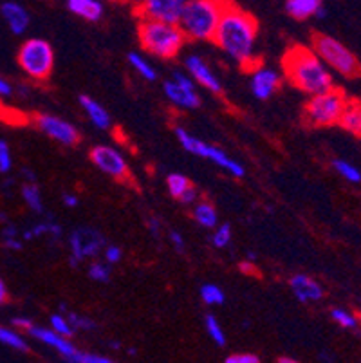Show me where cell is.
<instances>
[{
    "mask_svg": "<svg viewBox=\"0 0 361 363\" xmlns=\"http://www.w3.org/2000/svg\"><path fill=\"white\" fill-rule=\"evenodd\" d=\"M8 302V288H6V282L0 277V306Z\"/></svg>",
    "mask_w": 361,
    "mask_h": 363,
    "instance_id": "c3c4849f",
    "label": "cell"
},
{
    "mask_svg": "<svg viewBox=\"0 0 361 363\" xmlns=\"http://www.w3.org/2000/svg\"><path fill=\"white\" fill-rule=\"evenodd\" d=\"M0 220H2V223H8V217H6L4 213H0Z\"/></svg>",
    "mask_w": 361,
    "mask_h": 363,
    "instance_id": "816d5d0a",
    "label": "cell"
},
{
    "mask_svg": "<svg viewBox=\"0 0 361 363\" xmlns=\"http://www.w3.org/2000/svg\"><path fill=\"white\" fill-rule=\"evenodd\" d=\"M49 325H51L52 331L65 336V338H72V336L76 335V329L72 328V323L69 322L67 315H64V313H55V315H51V318H49Z\"/></svg>",
    "mask_w": 361,
    "mask_h": 363,
    "instance_id": "1f68e13d",
    "label": "cell"
},
{
    "mask_svg": "<svg viewBox=\"0 0 361 363\" xmlns=\"http://www.w3.org/2000/svg\"><path fill=\"white\" fill-rule=\"evenodd\" d=\"M175 136H177L179 145H181L188 154H194V156L211 161V163L217 164L218 168L226 170L231 177L240 179V177H244V174H246L243 164L238 163V161H235L233 157L228 156L223 148L215 147V145L204 143L203 140H199V138H195L194 134H190L187 128H181V127L175 128Z\"/></svg>",
    "mask_w": 361,
    "mask_h": 363,
    "instance_id": "ba28073f",
    "label": "cell"
},
{
    "mask_svg": "<svg viewBox=\"0 0 361 363\" xmlns=\"http://www.w3.org/2000/svg\"><path fill=\"white\" fill-rule=\"evenodd\" d=\"M89 279L94 280V282L99 284H107L111 282V277H112V267L109 262H101V260H94V262L89 264Z\"/></svg>",
    "mask_w": 361,
    "mask_h": 363,
    "instance_id": "4dcf8cb0",
    "label": "cell"
},
{
    "mask_svg": "<svg viewBox=\"0 0 361 363\" xmlns=\"http://www.w3.org/2000/svg\"><path fill=\"white\" fill-rule=\"evenodd\" d=\"M179 201H181L183 204H194L195 201H197V188H195V186L188 188L187 192L181 196V199H179Z\"/></svg>",
    "mask_w": 361,
    "mask_h": 363,
    "instance_id": "bcb514c9",
    "label": "cell"
},
{
    "mask_svg": "<svg viewBox=\"0 0 361 363\" xmlns=\"http://www.w3.org/2000/svg\"><path fill=\"white\" fill-rule=\"evenodd\" d=\"M111 347L118 351V349H119V343H118V342H112V343H111Z\"/></svg>",
    "mask_w": 361,
    "mask_h": 363,
    "instance_id": "f907efd6",
    "label": "cell"
},
{
    "mask_svg": "<svg viewBox=\"0 0 361 363\" xmlns=\"http://www.w3.org/2000/svg\"><path fill=\"white\" fill-rule=\"evenodd\" d=\"M112 2H127V0H112Z\"/></svg>",
    "mask_w": 361,
    "mask_h": 363,
    "instance_id": "db71d44e",
    "label": "cell"
},
{
    "mask_svg": "<svg viewBox=\"0 0 361 363\" xmlns=\"http://www.w3.org/2000/svg\"><path fill=\"white\" fill-rule=\"evenodd\" d=\"M101 255H104L105 262H109L111 266H114V264H118L119 260L123 259V250H121L119 246H116V244H105Z\"/></svg>",
    "mask_w": 361,
    "mask_h": 363,
    "instance_id": "f35d334b",
    "label": "cell"
},
{
    "mask_svg": "<svg viewBox=\"0 0 361 363\" xmlns=\"http://www.w3.org/2000/svg\"><path fill=\"white\" fill-rule=\"evenodd\" d=\"M199 295H201V300H203L206 306H223L224 300H226V295H224V291L221 288H218L217 284H204L203 288H201V291H199Z\"/></svg>",
    "mask_w": 361,
    "mask_h": 363,
    "instance_id": "f546056e",
    "label": "cell"
},
{
    "mask_svg": "<svg viewBox=\"0 0 361 363\" xmlns=\"http://www.w3.org/2000/svg\"><path fill=\"white\" fill-rule=\"evenodd\" d=\"M0 345H6V347L18 352L29 351V343L26 340V336L20 335L16 329L6 328V325H0Z\"/></svg>",
    "mask_w": 361,
    "mask_h": 363,
    "instance_id": "d4e9b609",
    "label": "cell"
},
{
    "mask_svg": "<svg viewBox=\"0 0 361 363\" xmlns=\"http://www.w3.org/2000/svg\"><path fill=\"white\" fill-rule=\"evenodd\" d=\"M138 38L143 51L161 60L177 58L188 40L179 24L157 21H139Z\"/></svg>",
    "mask_w": 361,
    "mask_h": 363,
    "instance_id": "3957f363",
    "label": "cell"
},
{
    "mask_svg": "<svg viewBox=\"0 0 361 363\" xmlns=\"http://www.w3.org/2000/svg\"><path fill=\"white\" fill-rule=\"evenodd\" d=\"M323 0H286L287 15L294 21H307L322 9Z\"/></svg>",
    "mask_w": 361,
    "mask_h": 363,
    "instance_id": "603a6c76",
    "label": "cell"
},
{
    "mask_svg": "<svg viewBox=\"0 0 361 363\" xmlns=\"http://www.w3.org/2000/svg\"><path fill=\"white\" fill-rule=\"evenodd\" d=\"M257 35V18L246 9L238 8L231 0L218 21L211 42H215L217 48L226 52L231 60L251 71L257 67V56H255Z\"/></svg>",
    "mask_w": 361,
    "mask_h": 363,
    "instance_id": "6da1fadb",
    "label": "cell"
},
{
    "mask_svg": "<svg viewBox=\"0 0 361 363\" xmlns=\"http://www.w3.org/2000/svg\"><path fill=\"white\" fill-rule=\"evenodd\" d=\"M188 0H138L135 15L139 21H157L179 24Z\"/></svg>",
    "mask_w": 361,
    "mask_h": 363,
    "instance_id": "8fae6325",
    "label": "cell"
},
{
    "mask_svg": "<svg viewBox=\"0 0 361 363\" xmlns=\"http://www.w3.org/2000/svg\"><path fill=\"white\" fill-rule=\"evenodd\" d=\"M13 92H15L13 85L9 84V82L6 80V78H2V76H0V98L13 96Z\"/></svg>",
    "mask_w": 361,
    "mask_h": 363,
    "instance_id": "ee69618b",
    "label": "cell"
},
{
    "mask_svg": "<svg viewBox=\"0 0 361 363\" xmlns=\"http://www.w3.org/2000/svg\"><path fill=\"white\" fill-rule=\"evenodd\" d=\"M282 69L291 85L309 96L334 87L331 69L313 51V48L300 44L291 45L282 56Z\"/></svg>",
    "mask_w": 361,
    "mask_h": 363,
    "instance_id": "7a4b0ae2",
    "label": "cell"
},
{
    "mask_svg": "<svg viewBox=\"0 0 361 363\" xmlns=\"http://www.w3.org/2000/svg\"><path fill=\"white\" fill-rule=\"evenodd\" d=\"M148 230H150V233H154V237H159V232H161V220L155 219V217L148 219Z\"/></svg>",
    "mask_w": 361,
    "mask_h": 363,
    "instance_id": "7dc6e473",
    "label": "cell"
},
{
    "mask_svg": "<svg viewBox=\"0 0 361 363\" xmlns=\"http://www.w3.org/2000/svg\"><path fill=\"white\" fill-rule=\"evenodd\" d=\"M331 316H333V320L338 323V325H340V328H343V329H356L357 328V318L354 315H350L347 309L334 308L333 311H331Z\"/></svg>",
    "mask_w": 361,
    "mask_h": 363,
    "instance_id": "e575fe53",
    "label": "cell"
},
{
    "mask_svg": "<svg viewBox=\"0 0 361 363\" xmlns=\"http://www.w3.org/2000/svg\"><path fill=\"white\" fill-rule=\"evenodd\" d=\"M2 244H4V247L9 250V252H20L24 247V239H22V235L2 237Z\"/></svg>",
    "mask_w": 361,
    "mask_h": 363,
    "instance_id": "60d3db41",
    "label": "cell"
},
{
    "mask_svg": "<svg viewBox=\"0 0 361 363\" xmlns=\"http://www.w3.org/2000/svg\"><path fill=\"white\" fill-rule=\"evenodd\" d=\"M128 354H130V356H134V354H135V349H134V347H132V349H128Z\"/></svg>",
    "mask_w": 361,
    "mask_h": 363,
    "instance_id": "f5cc1de1",
    "label": "cell"
},
{
    "mask_svg": "<svg viewBox=\"0 0 361 363\" xmlns=\"http://www.w3.org/2000/svg\"><path fill=\"white\" fill-rule=\"evenodd\" d=\"M65 4L72 15L87 22H99L105 13L104 4L99 0H65Z\"/></svg>",
    "mask_w": 361,
    "mask_h": 363,
    "instance_id": "ffe728a7",
    "label": "cell"
},
{
    "mask_svg": "<svg viewBox=\"0 0 361 363\" xmlns=\"http://www.w3.org/2000/svg\"><path fill=\"white\" fill-rule=\"evenodd\" d=\"M69 318V322L72 323V328L76 329V331H94L96 329V322L92 318H89V316L85 315H78V313H65Z\"/></svg>",
    "mask_w": 361,
    "mask_h": 363,
    "instance_id": "d590c367",
    "label": "cell"
},
{
    "mask_svg": "<svg viewBox=\"0 0 361 363\" xmlns=\"http://www.w3.org/2000/svg\"><path fill=\"white\" fill-rule=\"evenodd\" d=\"M16 60L31 80L44 82L55 69V49L44 38H29L20 45Z\"/></svg>",
    "mask_w": 361,
    "mask_h": 363,
    "instance_id": "52a82bcc",
    "label": "cell"
},
{
    "mask_svg": "<svg viewBox=\"0 0 361 363\" xmlns=\"http://www.w3.org/2000/svg\"><path fill=\"white\" fill-rule=\"evenodd\" d=\"M333 168L349 183H361V172L360 168L354 167L352 163L345 160H334L333 161Z\"/></svg>",
    "mask_w": 361,
    "mask_h": 363,
    "instance_id": "d6a6232c",
    "label": "cell"
},
{
    "mask_svg": "<svg viewBox=\"0 0 361 363\" xmlns=\"http://www.w3.org/2000/svg\"><path fill=\"white\" fill-rule=\"evenodd\" d=\"M128 64L132 65V69H134L135 72H138L143 80L147 82H155L157 80V71H155L154 65L150 64V62L145 58L141 52L138 51H132L130 55H128Z\"/></svg>",
    "mask_w": 361,
    "mask_h": 363,
    "instance_id": "4316f807",
    "label": "cell"
},
{
    "mask_svg": "<svg viewBox=\"0 0 361 363\" xmlns=\"http://www.w3.org/2000/svg\"><path fill=\"white\" fill-rule=\"evenodd\" d=\"M22 201H24L26 206H28L33 213H36V216L44 213V197H42L38 184L26 183L24 186H22Z\"/></svg>",
    "mask_w": 361,
    "mask_h": 363,
    "instance_id": "484cf974",
    "label": "cell"
},
{
    "mask_svg": "<svg viewBox=\"0 0 361 363\" xmlns=\"http://www.w3.org/2000/svg\"><path fill=\"white\" fill-rule=\"evenodd\" d=\"M313 51L323 60L329 69L345 78H357L361 76V64L357 56L342 44L340 40L327 35L313 36Z\"/></svg>",
    "mask_w": 361,
    "mask_h": 363,
    "instance_id": "5b68a950",
    "label": "cell"
},
{
    "mask_svg": "<svg viewBox=\"0 0 361 363\" xmlns=\"http://www.w3.org/2000/svg\"><path fill=\"white\" fill-rule=\"evenodd\" d=\"M231 0H188L179 28L188 40H211L218 21Z\"/></svg>",
    "mask_w": 361,
    "mask_h": 363,
    "instance_id": "277c9868",
    "label": "cell"
},
{
    "mask_svg": "<svg viewBox=\"0 0 361 363\" xmlns=\"http://www.w3.org/2000/svg\"><path fill=\"white\" fill-rule=\"evenodd\" d=\"M71 362L74 363H112V359L109 356L99 354V352H89V351H79L76 349L74 356H72Z\"/></svg>",
    "mask_w": 361,
    "mask_h": 363,
    "instance_id": "8d00e7d4",
    "label": "cell"
},
{
    "mask_svg": "<svg viewBox=\"0 0 361 363\" xmlns=\"http://www.w3.org/2000/svg\"><path fill=\"white\" fill-rule=\"evenodd\" d=\"M191 216H194L195 223H197L199 226L208 228V230H213L218 224L217 210H215L213 204L206 203V201H201V203L195 204Z\"/></svg>",
    "mask_w": 361,
    "mask_h": 363,
    "instance_id": "cb8c5ba5",
    "label": "cell"
},
{
    "mask_svg": "<svg viewBox=\"0 0 361 363\" xmlns=\"http://www.w3.org/2000/svg\"><path fill=\"white\" fill-rule=\"evenodd\" d=\"M280 85H282V76L274 69L266 67V65H257L251 69L250 87L257 100H270L280 89Z\"/></svg>",
    "mask_w": 361,
    "mask_h": 363,
    "instance_id": "9a60e30c",
    "label": "cell"
},
{
    "mask_svg": "<svg viewBox=\"0 0 361 363\" xmlns=\"http://www.w3.org/2000/svg\"><path fill=\"white\" fill-rule=\"evenodd\" d=\"M89 160L105 176L112 177L119 183L130 181V167L118 148L111 147V145H96L89 150Z\"/></svg>",
    "mask_w": 361,
    "mask_h": 363,
    "instance_id": "30bf717a",
    "label": "cell"
},
{
    "mask_svg": "<svg viewBox=\"0 0 361 363\" xmlns=\"http://www.w3.org/2000/svg\"><path fill=\"white\" fill-rule=\"evenodd\" d=\"M231 239H233V230L228 223L217 224L213 228V235H211V244H213L217 250H224V247L230 246Z\"/></svg>",
    "mask_w": 361,
    "mask_h": 363,
    "instance_id": "836d02e7",
    "label": "cell"
},
{
    "mask_svg": "<svg viewBox=\"0 0 361 363\" xmlns=\"http://www.w3.org/2000/svg\"><path fill=\"white\" fill-rule=\"evenodd\" d=\"M280 363H294V359H289V358H280L278 359Z\"/></svg>",
    "mask_w": 361,
    "mask_h": 363,
    "instance_id": "681fc988",
    "label": "cell"
},
{
    "mask_svg": "<svg viewBox=\"0 0 361 363\" xmlns=\"http://www.w3.org/2000/svg\"><path fill=\"white\" fill-rule=\"evenodd\" d=\"M168 239H170L172 246L175 247V252L184 253V250H187V244H184V237L181 235V233L175 232V230H172V232L168 233Z\"/></svg>",
    "mask_w": 361,
    "mask_h": 363,
    "instance_id": "b9f144b4",
    "label": "cell"
},
{
    "mask_svg": "<svg viewBox=\"0 0 361 363\" xmlns=\"http://www.w3.org/2000/svg\"><path fill=\"white\" fill-rule=\"evenodd\" d=\"M26 333H28L29 338L36 340V342L44 343V345H48V347L55 349V351L58 352L62 358L67 359V362H71L72 356H74L76 345L71 342V338H65V336L58 335V333L52 331L51 328H42V325L33 323L31 328H29Z\"/></svg>",
    "mask_w": 361,
    "mask_h": 363,
    "instance_id": "2e32d148",
    "label": "cell"
},
{
    "mask_svg": "<svg viewBox=\"0 0 361 363\" xmlns=\"http://www.w3.org/2000/svg\"><path fill=\"white\" fill-rule=\"evenodd\" d=\"M195 82L191 80L190 74H183V72H174L172 80H167L163 84L165 96L170 104L175 107L184 108V111H191V108H199L201 105V96L195 91Z\"/></svg>",
    "mask_w": 361,
    "mask_h": 363,
    "instance_id": "7c38bea8",
    "label": "cell"
},
{
    "mask_svg": "<svg viewBox=\"0 0 361 363\" xmlns=\"http://www.w3.org/2000/svg\"><path fill=\"white\" fill-rule=\"evenodd\" d=\"M78 101H79V107L84 108L85 116L89 118V121H91L96 128H99V130H109V128H111L112 125L111 114H109L107 108L99 104L98 100L87 96V94H82V96L78 98Z\"/></svg>",
    "mask_w": 361,
    "mask_h": 363,
    "instance_id": "d6986e66",
    "label": "cell"
},
{
    "mask_svg": "<svg viewBox=\"0 0 361 363\" xmlns=\"http://www.w3.org/2000/svg\"><path fill=\"white\" fill-rule=\"evenodd\" d=\"M289 288L298 302L302 303L318 302V300L323 298V288L320 286V282L314 280L313 277L304 275V273H296V275L291 277Z\"/></svg>",
    "mask_w": 361,
    "mask_h": 363,
    "instance_id": "ac0fdd59",
    "label": "cell"
},
{
    "mask_svg": "<svg viewBox=\"0 0 361 363\" xmlns=\"http://www.w3.org/2000/svg\"><path fill=\"white\" fill-rule=\"evenodd\" d=\"M260 358L253 352H233V354L226 356V363H258Z\"/></svg>",
    "mask_w": 361,
    "mask_h": 363,
    "instance_id": "ab89813d",
    "label": "cell"
},
{
    "mask_svg": "<svg viewBox=\"0 0 361 363\" xmlns=\"http://www.w3.org/2000/svg\"><path fill=\"white\" fill-rule=\"evenodd\" d=\"M35 125L40 132H44L45 136L51 138L56 143L64 147H74L79 141L78 128L69 123L64 118L55 116V114H38L35 118Z\"/></svg>",
    "mask_w": 361,
    "mask_h": 363,
    "instance_id": "4fadbf2b",
    "label": "cell"
},
{
    "mask_svg": "<svg viewBox=\"0 0 361 363\" xmlns=\"http://www.w3.org/2000/svg\"><path fill=\"white\" fill-rule=\"evenodd\" d=\"M184 67H187L188 74L191 76V80L197 85L204 87L206 91L213 92V94H223V84L218 80V76L215 74L213 69L210 67L203 56L190 55L184 60Z\"/></svg>",
    "mask_w": 361,
    "mask_h": 363,
    "instance_id": "5bb4252c",
    "label": "cell"
},
{
    "mask_svg": "<svg viewBox=\"0 0 361 363\" xmlns=\"http://www.w3.org/2000/svg\"><path fill=\"white\" fill-rule=\"evenodd\" d=\"M204 328H206V335L210 336V340L217 347H224L226 345V333H224V328L221 325L217 316L206 315V318H204Z\"/></svg>",
    "mask_w": 361,
    "mask_h": 363,
    "instance_id": "83f0119b",
    "label": "cell"
},
{
    "mask_svg": "<svg viewBox=\"0 0 361 363\" xmlns=\"http://www.w3.org/2000/svg\"><path fill=\"white\" fill-rule=\"evenodd\" d=\"M167 186L170 196L179 201L188 188H191L194 184H191V181L188 179L187 176H183V174H170V176L167 177Z\"/></svg>",
    "mask_w": 361,
    "mask_h": 363,
    "instance_id": "f1b7e54d",
    "label": "cell"
},
{
    "mask_svg": "<svg viewBox=\"0 0 361 363\" xmlns=\"http://www.w3.org/2000/svg\"><path fill=\"white\" fill-rule=\"evenodd\" d=\"M0 15H2L6 24H8L9 31L16 36L24 35L29 29V24H31L29 11L26 9L24 4H20L16 0H8V2L0 6Z\"/></svg>",
    "mask_w": 361,
    "mask_h": 363,
    "instance_id": "e0dca14e",
    "label": "cell"
},
{
    "mask_svg": "<svg viewBox=\"0 0 361 363\" xmlns=\"http://www.w3.org/2000/svg\"><path fill=\"white\" fill-rule=\"evenodd\" d=\"M69 264L72 267H78L85 260H91L104 252L105 235L99 230L92 226H79L69 233Z\"/></svg>",
    "mask_w": 361,
    "mask_h": 363,
    "instance_id": "9c48e42d",
    "label": "cell"
},
{
    "mask_svg": "<svg viewBox=\"0 0 361 363\" xmlns=\"http://www.w3.org/2000/svg\"><path fill=\"white\" fill-rule=\"evenodd\" d=\"M338 125H340L343 130L361 138V101L360 100H349V98H347V104L345 107H343L342 116H340V120H338Z\"/></svg>",
    "mask_w": 361,
    "mask_h": 363,
    "instance_id": "44dd1931",
    "label": "cell"
},
{
    "mask_svg": "<svg viewBox=\"0 0 361 363\" xmlns=\"http://www.w3.org/2000/svg\"><path fill=\"white\" fill-rule=\"evenodd\" d=\"M33 323L35 322H33L31 318H28V316H15V318L11 320V325H15L16 329H22V331H28Z\"/></svg>",
    "mask_w": 361,
    "mask_h": 363,
    "instance_id": "7bdbcfd3",
    "label": "cell"
},
{
    "mask_svg": "<svg viewBox=\"0 0 361 363\" xmlns=\"http://www.w3.org/2000/svg\"><path fill=\"white\" fill-rule=\"evenodd\" d=\"M62 233H64L62 226H60L56 220L48 219V220H40V223L33 224V226H29L28 230H24V232H22V239L35 240V239H44V237H49L52 242H56V240L62 239Z\"/></svg>",
    "mask_w": 361,
    "mask_h": 363,
    "instance_id": "7402d4cb",
    "label": "cell"
},
{
    "mask_svg": "<svg viewBox=\"0 0 361 363\" xmlns=\"http://www.w3.org/2000/svg\"><path fill=\"white\" fill-rule=\"evenodd\" d=\"M62 203H64V206L71 208L72 210V208H76L79 204V197L72 192H65L64 196H62Z\"/></svg>",
    "mask_w": 361,
    "mask_h": 363,
    "instance_id": "f6af8a7d",
    "label": "cell"
},
{
    "mask_svg": "<svg viewBox=\"0 0 361 363\" xmlns=\"http://www.w3.org/2000/svg\"><path fill=\"white\" fill-rule=\"evenodd\" d=\"M345 104V92L342 89L331 87L309 98L304 107V118L311 127H333L338 125Z\"/></svg>",
    "mask_w": 361,
    "mask_h": 363,
    "instance_id": "8992f818",
    "label": "cell"
},
{
    "mask_svg": "<svg viewBox=\"0 0 361 363\" xmlns=\"http://www.w3.org/2000/svg\"><path fill=\"white\" fill-rule=\"evenodd\" d=\"M13 167V154L8 141L0 140V174H8Z\"/></svg>",
    "mask_w": 361,
    "mask_h": 363,
    "instance_id": "74e56055",
    "label": "cell"
}]
</instances>
